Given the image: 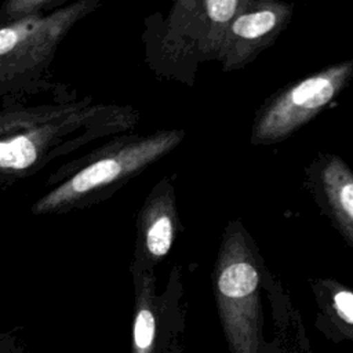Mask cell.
<instances>
[{
    "mask_svg": "<svg viewBox=\"0 0 353 353\" xmlns=\"http://www.w3.org/2000/svg\"><path fill=\"white\" fill-rule=\"evenodd\" d=\"M132 123V113L94 98L63 97L39 105L1 103L0 188L29 178L55 159L70 154Z\"/></svg>",
    "mask_w": 353,
    "mask_h": 353,
    "instance_id": "obj_1",
    "label": "cell"
},
{
    "mask_svg": "<svg viewBox=\"0 0 353 353\" xmlns=\"http://www.w3.org/2000/svg\"><path fill=\"white\" fill-rule=\"evenodd\" d=\"M99 6V0H74L50 14L0 26L1 103L48 92L55 98L79 95L51 79V65L69 32Z\"/></svg>",
    "mask_w": 353,
    "mask_h": 353,
    "instance_id": "obj_2",
    "label": "cell"
},
{
    "mask_svg": "<svg viewBox=\"0 0 353 353\" xmlns=\"http://www.w3.org/2000/svg\"><path fill=\"white\" fill-rule=\"evenodd\" d=\"M167 137L112 141L59 165L44 182L50 188L30 207L33 215L80 211L106 200L128 178L154 160Z\"/></svg>",
    "mask_w": 353,
    "mask_h": 353,
    "instance_id": "obj_3",
    "label": "cell"
},
{
    "mask_svg": "<svg viewBox=\"0 0 353 353\" xmlns=\"http://www.w3.org/2000/svg\"><path fill=\"white\" fill-rule=\"evenodd\" d=\"M342 79V70H332L303 80L272 106L258 134L262 138H277L294 130L331 101Z\"/></svg>",
    "mask_w": 353,
    "mask_h": 353,
    "instance_id": "obj_4",
    "label": "cell"
},
{
    "mask_svg": "<svg viewBox=\"0 0 353 353\" xmlns=\"http://www.w3.org/2000/svg\"><path fill=\"white\" fill-rule=\"evenodd\" d=\"M146 284L137 290L131 353H154L156 317Z\"/></svg>",
    "mask_w": 353,
    "mask_h": 353,
    "instance_id": "obj_5",
    "label": "cell"
},
{
    "mask_svg": "<svg viewBox=\"0 0 353 353\" xmlns=\"http://www.w3.org/2000/svg\"><path fill=\"white\" fill-rule=\"evenodd\" d=\"M258 283L259 274L256 269L247 262H239L228 266L221 273L218 288L223 296L237 299L251 295L256 290Z\"/></svg>",
    "mask_w": 353,
    "mask_h": 353,
    "instance_id": "obj_6",
    "label": "cell"
},
{
    "mask_svg": "<svg viewBox=\"0 0 353 353\" xmlns=\"http://www.w3.org/2000/svg\"><path fill=\"white\" fill-rule=\"evenodd\" d=\"M68 3L66 0H7L0 4V26L50 14Z\"/></svg>",
    "mask_w": 353,
    "mask_h": 353,
    "instance_id": "obj_7",
    "label": "cell"
},
{
    "mask_svg": "<svg viewBox=\"0 0 353 353\" xmlns=\"http://www.w3.org/2000/svg\"><path fill=\"white\" fill-rule=\"evenodd\" d=\"M143 248L150 256H163L168 252L172 243V222L168 215H156L145 219Z\"/></svg>",
    "mask_w": 353,
    "mask_h": 353,
    "instance_id": "obj_8",
    "label": "cell"
},
{
    "mask_svg": "<svg viewBox=\"0 0 353 353\" xmlns=\"http://www.w3.org/2000/svg\"><path fill=\"white\" fill-rule=\"evenodd\" d=\"M276 25V15L272 11L245 14L233 23V32L245 39H255L270 32Z\"/></svg>",
    "mask_w": 353,
    "mask_h": 353,
    "instance_id": "obj_9",
    "label": "cell"
},
{
    "mask_svg": "<svg viewBox=\"0 0 353 353\" xmlns=\"http://www.w3.org/2000/svg\"><path fill=\"white\" fill-rule=\"evenodd\" d=\"M332 179L328 183L331 197L342 214L353 222V179L341 178L336 181L334 176Z\"/></svg>",
    "mask_w": 353,
    "mask_h": 353,
    "instance_id": "obj_10",
    "label": "cell"
},
{
    "mask_svg": "<svg viewBox=\"0 0 353 353\" xmlns=\"http://www.w3.org/2000/svg\"><path fill=\"white\" fill-rule=\"evenodd\" d=\"M205 8L208 17L215 22H226L229 21L236 8L237 1L236 0H208L205 1Z\"/></svg>",
    "mask_w": 353,
    "mask_h": 353,
    "instance_id": "obj_11",
    "label": "cell"
},
{
    "mask_svg": "<svg viewBox=\"0 0 353 353\" xmlns=\"http://www.w3.org/2000/svg\"><path fill=\"white\" fill-rule=\"evenodd\" d=\"M334 306L338 316L353 325V292L350 291H339L334 295Z\"/></svg>",
    "mask_w": 353,
    "mask_h": 353,
    "instance_id": "obj_12",
    "label": "cell"
},
{
    "mask_svg": "<svg viewBox=\"0 0 353 353\" xmlns=\"http://www.w3.org/2000/svg\"><path fill=\"white\" fill-rule=\"evenodd\" d=\"M0 353H26L23 343L11 332H0Z\"/></svg>",
    "mask_w": 353,
    "mask_h": 353,
    "instance_id": "obj_13",
    "label": "cell"
},
{
    "mask_svg": "<svg viewBox=\"0 0 353 353\" xmlns=\"http://www.w3.org/2000/svg\"><path fill=\"white\" fill-rule=\"evenodd\" d=\"M1 190H3V188H0V192H1Z\"/></svg>",
    "mask_w": 353,
    "mask_h": 353,
    "instance_id": "obj_14",
    "label": "cell"
}]
</instances>
